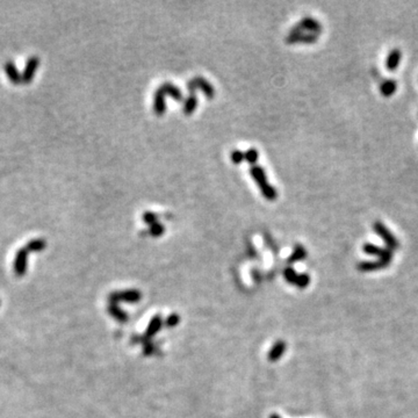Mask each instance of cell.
<instances>
[{
    "mask_svg": "<svg viewBox=\"0 0 418 418\" xmlns=\"http://www.w3.org/2000/svg\"><path fill=\"white\" fill-rule=\"evenodd\" d=\"M250 172H251L253 179L256 180L258 186H259L261 192H263V195L265 196V198L267 200H270V201H273V200H276L278 198L277 191L274 190V188L267 183L264 170L261 169L260 166H253V167H251V171H250Z\"/></svg>",
    "mask_w": 418,
    "mask_h": 418,
    "instance_id": "1",
    "label": "cell"
},
{
    "mask_svg": "<svg viewBox=\"0 0 418 418\" xmlns=\"http://www.w3.org/2000/svg\"><path fill=\"white\" fill-rule=\"evenodd\" d=\"M373 229H374L376 235L383 240V242L387 245V249L394 251V250L400 248L399 241H397V238L393 235L392 231L389 230L381 221H375L374 224H373Z\"/></svg>",
    "mask_w": 418,
    "mask_h": 418,
    "instance_id": "2",
    "label": "cell"
},
{
    "mask_svg": "<svg viewBox=\"0 0 418 418\" xmlns=\"http://www.w3.org/2000/svg\"><path fill=\"white\" fill-rule=\"evenodd\" d=\"M318 39V35L311 34V33H305L300 27L294 26L293 29L290 31L289 35L287 36V43L294 44V43H315Z\"/></svg>",
    "mask_w": 418,
    "mask_h": 418,
    "instance_id": "3",
    "label": "cell"
},
{
    "mask_svg": "<svg viewBox=\"0 0 418 418\" xmlns=\"http://www.w3.org/2000/svg\"><path fill=\"white\" fill-rule=\"evenodd\" d=\"M363 251L366 255L378 257L380 260H382L387 266L391 265L393 260V251L387 248H380L378 245L372 243H365L363 247Z\"/></svg>",
    "mask_w": 418,
    "mask_h": 418,
    "instance_id": "4",
    "label": "cell"
},
{
    "mask_svg": "<svg viewBox=\"0 0 418 418\" xmlns=\"http://www.w3.org/2000/svg\"><path fill=\"white\" fill-rule=\"evenodd\" d=\"M187 87L190 89L191 94H194L196 89L200 88L209 99H212V98H214L215 96V89L213 88V86L201 77H196L193 80H191L190 83L187 84Z\"/></svg>",
    "mask_w": 418,
    "mask_h": 418,
    "instance_id": "5",
    "label": "cell"
},
{
    "mask_svg": "<svg viewBox=\"0 0 418 418\" xmlns=\"http://www.w3.org/2000/svg\"><path fill=\"white\" fill-rule=\"evenodd\" d=\"M28 252L26 248H22L18 250L15 255L14 259V272L16 276H23L27 271V265H28Z\"/></svg>",
    "mask_w": 418,
    "mask_h": 418,
    "instance_id": "6",
    "label": "cell"
},
{
    "mask_svg": "<svg viewBox=\"0 0 418 418\" xmlns=\"http://www.w3.org/2000/svg\"><path fill=\"white\" fill-rule=\"evenodd\" d=\"M40 67V58L38 56H32L27 61L26 67L22 72V83L29 84L35 76L36 70Z\"/></svg>",
    "mask_w": 418,
    "mask_h": 418,
    "instance_id": "7",
    "label": "cell"
},
{
    "mask_svg": "<svg viewBox=\"0 0 418 418\" xmlns=\"http://www.w3.org/2000/svg\"><path fill=\"white\" fill-rule=\"evenodd\" d=\"M297 26L300 27L303 32L307 31V33H311V34L318 35L322 33L321 23H319L317 20L310 18V16H306V18H303L301 21L297 23Z\"/></svg>",
    "mask_w": 418,
    "mask_h": 418,
    "instance_id": "8",
    "label": "cell"
},
{
    "mask_svg": "<svg viewBox=\"0 0 418 418\" xmlns=\"http://www.w3.org/2000/svg\"><path fill=\"white\" fill-rule=\"evenodd\" d=\"M141 298V293L137 290H125V292L114 293L110 295V301L115 303V301H126V302H137Z\"/></svg>",
    "mask_w": 418,
    "mask_h": 418,
    "instance_id": "9",
    "label": "cell"
},
{
    "mask_svg": "<svg viewBox=\"0 0 418 418\" xmlns=\"http://www.w3.org/2000/svg\"><path fill=\"white\" fill-rule=\"evenodd\" d=\"M4 68H5V72L8 77V79H10L12 83L15 85H19L22 83V73L19 72V70L18 68H16L14 62H12V61H7Z\"/></svg>",
    "mask_w": 418,
    "mask_h": 418,
    "instance_id": "10",
    "label": "cell"
},
{
    "mask_svg": "<svg viewBox=\"0 0 418 418\" xmlns=\"http://www.w3.org/2000/svg\"><path fill=\"white\" fill-rule=\"evenodd\" d=\"M386 267L387 265L380 259L374 261H360V263L356 265V268H358V271L360 272H375Z\"/></svg>",
    "mask_w": 418,
    "mask_h": 418,
    "instance_id": "11",
    "label": "cell"
},
{
    "mask_svg": "<svg viewBox=\"0 0 418 418\" xmlns=\"http://www.w3.org/2000/svg\"><path fill=\"white\" fill-rule=\"evenodd\" d=\"M401 59H402V52H401L400 49H393L388 54L386 59L387 70H389V71H395L399 68Z\"/></svg>",
    "mask_w": 418,
    "mask_h": 418,
    "instance_id": "12",
    "label": "cell"
},
{
    "mask_svg": "<svg viewBox=\"0 0 418 418\" xmlns=\"http://www.w3.org/2000/svg\"><path fill=\"white\" fill-rule=\"evenodd\" d=\"M164 97H165L164 96V93L158 88L155 94L154 109H155V113L159 116L163 115L166 110V105H165V100H164Z\"/></svg>",
    "mask_w": 418,
    "mask_h": 418,
    "instance_id": "13",
    "label": "cell"
},
{
    "mask_svg": "<svg viewBox=\"0 0 418 418\" xmlns=\"http://www.w3.org/2000/svg\"><path fill=\"white\" fill-rule=\"evenodd\" d=\"M397 84L394 79H386L380 84V93L383 97L389 98L396 92Z\"/></svg>",
    "mask_w": 418,
    "mask_h": 418,
    "instance_id": "14",
    "label": "cell"
},
{
    "mask_svg": "<svg viewBox=\"0 0 418 418\" xmlns=\"http://www.w3.org/2000/svg\"><path fill=\"white\" fill-rule=\"evenodd\" d=\"M159 89L164 93V96H170L173 98V99L180 101L183 99V96H182V92H180V89L178 87H175L173 84L171 83H164Z\"/></svg>",
    "mask_w": 418,
    "mask_h": 418,
    "instance_id": "15",
    "label": "cell"
},
{
    "mask_svg": "<svg viewBox=\"0 0 418 418\" xmlns=\"http://www.w3.org/2000/svg\"><path fill=\"white\" fill-rule=\"evenodd\" d=\"M285 350H286L285 342H282V341L277 342L271 348V351H270L268 359L271 360V362H277V360H279L282 355H284Z\"/></svg>",
    "mask_w": 418,
    "mask_h": 418,
    "instance_id": "16",
    "label": "cell"
},
{
    "mask_svg": "<svg viewBox=\"0 0 418 418\" xmlns=\"http://www.w3.org/2000/svg\"><path fill=\"white\" fill-rule=\"evenodd\" d=\"M47 248V242L42 238L32 240L27 243L26 250L28 252H41Z\"/></svg>",
    "mask_w": 418,
    "mask_h": 418,
    "instance_id": "17",
    "label": "cell"
},
{
    "mask_svg": "<svg viewBox=\"0 0 418 418\" xmlns=\"http://www.w3.org/2000/svg\"><path fill=\"white\" fill-rule=\"evenodd\" d=\"M306 257H307L306 249L303 248L302 245H296V247L294 248L293 253L288 258V263L293 264V263H296V261H301V260L305 259Z\"/></svg>",
    "mask_w": 418,
    "mask_h": 418,
    "instance_id": "18",
    "label": "cell"
},
{
    "mask_svg": "<svg viewBox=\"0 0 418 418\" xmlns=\"http://www.w3.org/2000/svg\"><path fill=\"white\" fill-rule=\"evenodd\" d=\"M196 106H198V99H196L195 94H191V97L186 100L185 105H184V114L185 115H191L194 112Z\"/></svg>",
    "mask_w": 418,
    "mask_h": 418,
    "instance_id": "19",
    "label": "cell"
},
{
    "mask_svg": "<svg viewBox=\"0 0 418 418\" xmlns=\"http://www.w3.org/2000/svg\"><path fill=\"white\" fill-rule=\"evenodd\" d=\"M162 327V318L159 316H156L151 319L149 326H147L146 336H154L157 331L161 330Z\"/></svg>",
    "mask_w": 418,
    "mask_h": 418,
    "instance_id": "20",
    "label": "cell"
},
{
    "mask_svg": "<svg viewBox=\"0 0 418 418\" xmlns=\"http://www.w3.org/2000/svg\"><path fill=\"white\" fill-rule=\"evenodd\" d=\"M109 313L112 314V316H114L116 319H118V321H121V322H125V321H127V319H128V317H127V314L124 313V311L118 308L115 303H113V305L109 306Z\"/></svg>",
    "mask_w": 418,
    "mask_h": 418,
    "instance_id": "21",
    "label": "cell"
},
{
    "mask_svg": "<svg viewBox=\"0 0 418 418\" xmlns=\"http://www.w3.org/2000/svg\"><path fill=\"white\" fill-rule=\"evenodd\" d=\"M310 284V277L309 274H298L297 279H296V282H295V285H296L298 288H306L307 286Z\"/></svg>",
    "mask_w": 418,
    "mask_h": 418,
    "instance_id": "22",
    "label": "cell"
},
{
    "mask_svg": "<svg viewBox=\"0 0 418 418\" xmlns=\"http://www.w3.org/2000/svg\"><path fill=\"white\" fill-rule=\"evenodd\" d=\"M284 276H285L286 280L288 281L289 284L295 285V282H296V279H297L298 274L294 271V268H292V267H287V268L285 270V272H284Z\"/></svg>",
    "mask_w": 418,
    "mask_h": 418,
    "instance_id": "23",
    "label": "cell"
},
{
    "mask_svg": "<svg viewBox=\"0 0 418 418\" xmlns=\"http://www.w3.org/2000/svg\"><path fill=\"white\" fill-rule=\"evenodd\" d=\"M164 232V227L162 224L159 223H154L150 225V235L154 236V237H158V236H162Z\"/></svg>",
    "mask_w": 418,
    "mask_h": 418,
    "instance_id": "24",
    "label": "cell"
},
{
    "mask_svg": "<svg viewBox=\"0 0 418 418\" xmlns=\"http://www.w3.org/2000/svg\"><path fill=\"white\" fill-rule=\"evenodd\" d=\"M258 159V151L256 149H250L245 153V161L250 164H255Z\"/></svg>",
    "mask_w": 418,
    "mask_h": 418,
    "instance_id": "25",
    "label": "cell"
},
{
    "mask_svg": "<svg viewBox=\"0 0 418 418\" xmlns=\"http://www.w3.org/2000/svg\"><path fill=\"white\" fill-rule=\"evenodd\" d=\"M230 157H231L232 163L240 164V163H242V162H243L244 159H245V153H242V151L235 150V151H232V153H231Z\"/></svg>",
    "mask_w": 418,
    "mask_h": 418,
    "instance_id": "26",
    "label": "cell"
},
{
    "mask_svg": "<svg viewBox=\"0 0 418 418\" xmlns=\"http://www.w3.org/2000/svg\"><path fill=\"white\" fill-rule=\"evenodd\" d=\"M143 220H144L147 224L151 225V224L156 223V220H157V216H156V215L154 214V213L146 212V213H144V215H143Z\"/></svg>",
    "mask_w": 418,
    "mask_h": 418,
    "instance_id": "27",
    "label": "cell"
},
{
    "mask_svg": "<svg viewBox=\"0 0 418 418\" xmlns=\"http://www.w3.org/2000/svg\"><path fill=\"white\" fill-rule=\"evenodd\" d=\"M179 323V315L177 314H172L169 318L166 319V324L167 326H175Z\"/></svg>",
    "mask_w": 418,
    "mask_h": 418,
    "instance_id": "28",
    "label": "cell"
},
{
    "mask_svg": "<svg viewBox=\"0 0 418 418\" xmlns=\"http://www.w3.org/2000/svg\"><path fill=\"white\" fill-rule=\"evenodd\" d=\"M270 418H281V417H280V416H278V415H272V416L270 417Z\"/></svg>",
    "mask_w": 418,
    "mask_h": 418,
    "instance_id": "29",
    "label": "cell"
}]
</instances>
